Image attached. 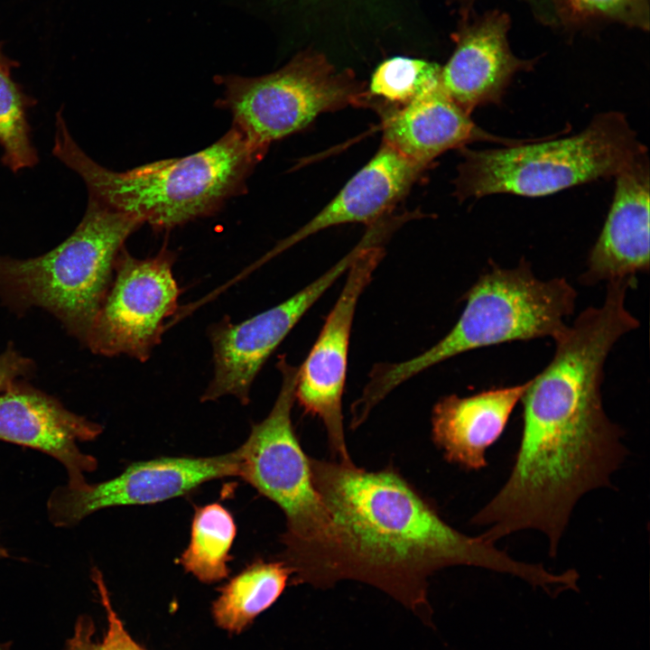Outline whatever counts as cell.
<instances>
[{
	"label": "cell",
	"instance_id": "obj_1",
	"mask_svg": "<svg viewBox=\"0 0 650 650\" xmlns=\"http://www.w3.org/2000/svg\"><path fill=\"white\" fill-rule=\"evenodd\" d=\"M632 279L608 282L604 302L584 310L553 340L555 352L522 396L523 427L511 471L470 522L493 542L523 530L543 533L557 555L573 508L612 487L628 450L607 416L600 385L615 343L639 326L627 310Z\"/></svg>",
	"mask_w": 650,
	"mask_h": 650
},
{
	"label": "cell",
	"instance_id": "obj_2",
	"mask_svg": "<svg viewBox=\"0 0 650 650\" xmlns=\"http://www.w3.org/2000/svg\"><path fill=\"white\" fill-rule=\"evenodd\" d=\"M313 485L339 539L337 582L372 585L432 626L428 578L466 565L509 574L549 592L557 573L512 558L481 534L453 528L395 469L368 471L353 462L310 457Z\"/></svg>",
	"mask_w": 650,
	"mask_h": 650
},
{
	"label": "cell",
	"instance_id": "obj_3",
	"mask_svg": "<svg viewBox=\"0 0 650 650\" xmlns=\"http://www.w3.org/2000/svg\"><path fill=\"white\" fill-rule=\"evenodd\" d=\"M55 125L52 153L83 179L89 197L157 231L215 214L227 200L245 192L249 175L265 156L232 125L197 153L115 172L81 150L61 111Z\"/></svg>",
	"mask_w": 650,
	"mask_h": 650
},
{
	"label": "cell",
	"instance_id": "obj_4",
	"mask_svg": "<svg viewBox=\"0 0 650 650\" xmlns=\"http://www.w3.org/2000/svg\"><path fill=\"white\" fill-rule=\"evenodd\" d=\"M282 384L269 414L252 426L237 449L239 476L276 504L285 515L279 560L292 571V584L327 589L337 583L339 539L316 490L308 457L292 422L298 367L279 357Z\"/></svg>",
	"mask_w": 650,
	"mask_h": 650
},
{
	"label": "cell",
	"instance_id": "obj_5",
	"mask_svg": "<svg viewBox=\"0 0 650 650\" xmlns=\"http://www.w3.org/2000/svg\"><path fill=\"white\" fill-rule=\"evenodd\" d=\"M577 293L563 277L540 280L528 264L493 266L465 295L453 328L424 352L402 362L376 364L358 403L372 411L390 392L422 371L464 352L515 340L551 337L566 328Z\"/></svg>",
	"mask_w": 650,
	"mask_h": 650
},
{
	"label": "cell",
	"instance_id": "obj_6",
	"mask_svg": "<svg viewBox=\"0 0 650 650\" xmlns=\"http://www.w3.org/2000/svg\"><path fill=\"white\" fill-rule=\"evenodd\" d=\"M143 224L88 197L82 220L58 246L34 258L0 257V298L15 311H49L85 345L117 257Z\"/></svg>",
	"mask_w": 650,
	"mask_h": 650
},
{
	"label": "cell",
	"instance_id": "obj_7",
	"mask_svg": "<svg viewBox=\"0 0 650 650\" xmlns=\"http://www.w3.org/2000/svg\"><path fill=\"white\" fill-rule=\"evenodd\" d=\"M530 141V140H529ZM460 149L454 181L460 200L496 193L539 197L616 176L646 148L624 115L595 116L580 134L555 140H528L505 148Z\"/></svg>",
	"mask_w": 650,
	"mask_h": 650
},
{
	"label": "cell",
	"instance_id": "obj_8",
	"mask_svg": "<svg viewBox=\"0 0 650 650\" xmlns=\"http://www.w3.org/2000/svg\"><path fill=\"white\" fill-rule=\"evenodd\" d=\"M218 81L224 90L218 105L265 154L273 142L303 129L322 113L370 106L367 92L352 76L336 71L319 55L298 56L265 76L229 75Z\"/></svg>",
	"mask_w": 650,
	"mask_h": 650
},
{
	"label": "cell",
	"instance_id": "obj_9",
	"mask_svg": "<svg viewBox=\"0 0 650 650\" xmlns=\"http://www.w3.org/2000/svg\"><path fill=\"white\" fill-rule=\"evenodd\" d=\"M174 261V253L166 247L144 259L124 248L85 346L95 354L145 362L161 341L165 320L178 309L181 290L172 273Z\"/></svg>",
	"mask_w": 650,
	"mask_h": 650
},
{
	"label": "cell",
	"instance_id": "obj_10",
	"mask_svg": "<svg viewBox=\"0 0 650 650\" xmlns=\"http://www.w3.org/2000/svg\"><path fill=\"white\" fill-rule=\"evenodd\" d=\"M385 239L368 243L350 265L342 290L297 372L295 399L305 413L321 420L333 458L345 463L352 462L342 414L349 336L358 299L385 256Z\"/></svg>",
	"mask_w": 650,
	"mask_h": 650
},
{
	"label": "cell",
	"instance_id": "obj_11",
	"mask_svg": "<svg viewBox=\"0 0 650 650\" xmlns=\"http://www.w3.org/2000/svg\"><path fill=\"white\" fill-rule=\"evenodd\" d=\"M372 241L366 232L359 242L319 278L284 302L242 322L224 318L209 330L214 374L201 401L234 395L242 404L264 363L321 295L348 271L360 251Z\"/></svg>",
	"mask_w": 650,
	"mask_h": 650
},
{
	"label": "cell",
	"instance_id": "obj_12",
	"mask_svg": "<svg viewBox=\"0 0 650 650\" xmlns=\"http://www.w3.org/2000/svg\"><path fill=\"white\" fill-rule=\"evenodd\" d=\"M239 476L237 450L212 457H162L130 464L118 476L79 488L63 485L47 501L50 522L56 527L79 525L98 510L149 505L182 496L201 484Z\"/></svg>",
	"mask_w": 650,
	"mask_h": 650
},
{
	"label": "cell",
	"instance_id": "obj_13",
	"mask_svg": "<svg viewBox=\"0 0 650 650\" xmlns=\"http://www.w3.org/2000/svg\"><path fill=\"white\" fill-rule=\"evenodd\" d=\"M102 426L68 410L57 398L17 380L0 393V441L41 451L60 462L67 485L79 488L98 460L83 452L80 442L91 441Z\"/></svg>",
	"mask_w": 650,
	"mask_h": 650
},
{
	"label": "cell",
	"instance_id": "obj_14",
	"mask_svg": "<svg viewBox=\"0 0 650 650\" xmlns=\"http://www.w3.org/2000/svg\"><path fill=\"white\" fill-rule=\"evenodd\" d=\"M509 27V16L498 10L478 17L461 31L441 69L442 89L469 116L478 107L499 103L513 77L534 65L510 50Z\"/></svg>",
	"mask_w": 650,
	"mask_h": 650
},
{
	"label": "cell",
	"instance_id": "obj_15",
	"mask_svg": "<svg viewBox=\"0 0 650 650\" xmlns=\"http://www.w3.org/2000/svg\"><path fill=\"white\" fill-rule=\"evenodd\" d=\"M613 202L591 248L582 282L635 278L649 268V161L647 153L616 176Z\"/></svg>",
	"mask_w": 650,
	"mask_h": 650
},
{
	"label": "cell",
	"instance_id": "obj_16",
	"mask_svg": "<svg viewBox=\"0 0 650 650\" xmlns=\"http://www.w3.org/2000/svg\"><path fill=\"white\" fill-rule=\"evenodd\" d=\"M383 143L408 159L429 166L442 153L474 141L512 145L525 141L492 135L479 128L441 85L404 106H377Z\"/></svg>",
	"mask_w": 650,
	"mask_h": 650
},
{
	"label": "cell",
	"instance_id": "obj_17",
	"mask_svg": "<svg viewBox=\"0 0 650 650\" xmlns=\"http://www.w3.org/2000/svg\"><path fill=\"white\" fill-rule=\"evenodd\" d=\"M428 166L415 162L382 143L376 153L303 227L272 252L280 253L317 232L337 225L372 224L408 193Z\"/></svg>",
	"mask_w": 650,
	"mask_h": 650
},
{
	"label": "cell",
	"instance_id": "obj_18",
	"mask_svg": "<svg viewBox=\"0 0 650 650\" xmlns=\"http://www.w3.org/2000/svg\"><path fill=\"white\" fill-rule=\"evenodd\" d=\"M528 385L441 397L432 409V436L445 460L467 470L486 468L488 450L504 432Z\"/></svg>",
	"mask_w": 650,
	"mask_h": 650
},
{
	"label": "cell",
	"instance_id": "obj_19",
	"mask_svg": "<svg viewBox=\"0 0 650 650\" xmlns=\"http://www.w3.org/2000/svg\"><path fill=\"white\" fill-rule=\"evenodd\" d=\"M292 571L283 561L257 560L220 589L212 604L216 624L239 634L282 595Z\"/></svg>",
	"mask_w": 650,
	"mask_h": 650
},
{
	"label": "cell",
	"instance_id": "obj_20",
	"mask_svg": "<svg viewBox=\"0 0 650 650\" xmlns=\"http://www.w3.org/2000/svg\"><path fill=\"white\" fill-rule=\"evenodd\" d=\"M236 534L232 515L220 504L196 507L190 543L181 554L179 563L202 582L223 580L229 572V551Z\"/></svg>",
	"mask_w": 650,
	"mask_h": 650
},
{
	"label": "cell",
	"instance_id": "obj_21",
	"mask_svg": "<svg viewBox=\"0 0 650 650\" xmlns=\"http://www.w3.org/2000/svg\"><path fill=\"white\" fill-rule=\"evenodd\" d=\"M441 69L423 60L393 57L372 74L367 91L371 107L404 106L441 85Z\"/></svg>",
	"mask_w": 650,
	"mask_h": 650
},
{
	"label": "cell",
	"instance_id": "obj_22",
	"mask_svg": "<svg viewBox=\"0 0 650 650\" xmlns=\"http://www.w3.org/2000/svg\"><path fill=\"white\" fill-rule=\"evenodd\" d=\"M10 67L0 61V144L4 164L15 172L34 166L38 156L27 120L31 101L10 77Z\"/></svg>",
	"mask_w": 650,
	"mask_h": 650
},
{
	"label": "cell",
	"instance_id": "obj_23",
	"mask_svg": "<svg viewBox=\"0 0 650 650\" xmlns=\"http://www.w3.org/2000/svg\"><path fill=\"white\" fill-rule=\"evenodd\" d=\"M92 580L97 587L100 602L107 618V629L103 638H95V624L88 615H80L74 623L71 635L67 638L63 650H146L127 632L115 610L101 571L92 570Z\"/></svg>",
	"mask_w": 650,
	"mask_h": 650
},
{
	"label": "cell",
	"instance_id": "obj_24",
	"mask_svg": "<svg viewBox=\"0 0 650 650\" xmlns=\"http://www.w3.org/2000/svg\"><path fill=\"white\" fill-rule=\"evenodd\" d=\"M559 18L572 22L607 20L649 29V0H557Z\"/></svg>",
	"mask_w": 650,
	"mask_h": 650
},
{
	"label": "cell",
	"instance_id": "obj_25",
	"mask_svg": "<svg viewBox=\"0 0 650 650\" xmlns=\"http://www.w3.org/2000/svg\"><path fill=\"white\" fill-rule=\"evenodd\" d=\"M34 370V363L22 356L13 346L0 354V393L11 384L23 376L31 375Z\"/></svg>",
	"mask_w": 650,
	"mask_h": 650
},
{
	"label": "cell",
	"instance_id": "obj_26",
	"mask_svg": "<svg viewBox=\"0 0 650 650\" xmlns=\"http://www.w3.org/2000/svg\"><path fill=\"white\" fill-rule=\"evenodd\" d=\"M535 16L543 23L555 24L559 21L557 0H525Z\"/></svg>",
	"mask_w": 650,
	"mask_h": 650
},
{
	"label": "cell",
	"instance_id": "obj_27",
	"mask_svg": "<svg viewBox=\"0 0 650 650\" xmlns=\"http://www.w3.org/2000/svg\"><path fill=\"white\" fill-rule=\"evenodd\" d=\"M0 650H11V649H10V646H9L8 644L4 643V644L0 646Z\"/></svg>",
	"mask_w": 650,
	"mask_h": 650
},
{
	"label": "cell",
	"instance_id": "obj_28",
	"mask_svg": "<svg viewBox=\"0 0 650 650\" xmlns=\"http://www.w3.org/2000/svg\"><path fill=\"white\" fill-rule=\"evenodd\" d=\"M464 5L469 6L475 0H460Z\"/></svg>",
	"mask_w": 650,
	"mask_h": 650
},
{
	"label": "cell",
	"instance_id": "obj_29",
	"mask_svg": "<svg viewBox=\"0 0 650 650\" xmlns=\"http://www.w3.org/2000/svg\"><path fill=\"white\" fill-rule=\"evenodd\" d=\"M0 61H8V60H6V59L2 55L1 51H0Z\"/></svg>",
	"mask_w": 650,
	"mask_h": 650
}]
</instances>
